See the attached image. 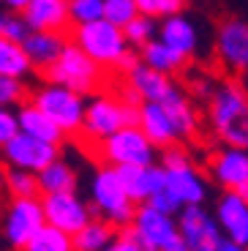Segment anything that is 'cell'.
<instances>
[{
	"label": "cell",
	"mask_w": 248,
	"mask_h": 251,
	"mask_svg": "<svg viewBox=\"0 0 248 251\" xmlns=\"http://www.w3.org/2000/svg\"><path fill=\"white\" fill-rule=\"evenodd\" d=\"M30 63H27L22 44H14L8 38H0V76H14V79H27L30 76Z\"/></svg>",
	"instance_id": "83f0119b"
},
{
	"label": "cell",
	"mask_w": 248,
	"mask_h": 251,
	"mask_svg": "<svg viewBox=\"0 0 248 251\" xmlns=\"http://www.w3.org/2000/svg\"><path fill=\"white\" fill-rule=\"evenodd\" d=\"M155 104H161V109L167 112L169 123H172L174 134H177V142H188V139L197 137V131H199L197 107H194V99L180 85L172 82V88L164 93L161 101H155Z\"/></svg>",
	"instance_id": "5bb4252c"
},
{
	"label": "cell",
	"mask_w": 248,
	"mask_h": 251,
	"mask_svg": "<svg viewBox=\"0 0 248 251\" xmlns=\"http://www.w3.org/2000/svg\"><path fill=\"white\" fill-rule=\"evenodd\" d=\"M17 131H19V126H17V112H14V109L0 107V148H3V145H6Z\"/></svg>",
	"instance_id": "ab89813d"
},
{
	"label": "cell",
	"mask_w": 248,
	"mask_h": 251,
	"mask_svg": "<svg viewBox=\"0 0 248 251\" xmlns=\"http://www.w3.org/2000/svg\"><path fill=\"white\" fill-rule=\"evenodd\" d=\"M0 19H3V14H0Z\"/></svg>",
	"instance_id": "f6af8a7d"
},
{
	"label": "cell",
	"mask_w": 248,
	"mask_h": 251,
	"mask_svg": "<svg viewBox=\"0 0 248 251\" xmlns=\"http://www.w3.org/2000/svg\"><path fill=\"white\" fill-rule=\"evenodd\" d=\"M0 151H3V158H6V164L11 170H25V172H33V175H38L47 164H52L60 156V148L57 145L41 142V139H33V137L19 134V131Z\"/></svg>",
	"instance_id": "7c38bea8"
},
{
	"label": "cell",
	"mask_w": 248,
	"mask_h": 251,
	"mask_svg": "<svg viewBox=\"0 0 248 251\" xmlns=\"http://www.w3.org/2000/svg\"><path fill=\"white\" fill-rule=\"evenodd\" d=\"M216 57L226 71H248V22L240 17L223 19L216 30Z\"/></svg>",
	"instance_id": "4fadbf2b"
},
{
	"label": "cell",
	"mask_w": 248,
	"mask_h": 251,
	"mask_svg": "<svg viewBox=\"0 0 248 251\" xmlns=\"http://www.w3.org/2000/svg\"><path fill=\"white\" fill-rule=\"evenodd\" d=\"M27 104L38 109L41 115L52 120V123L69 137H76L82 128V115H85V96L74 93V90L63 88V85H52V82H44L27 96Z\"/></svg>",
	"instance_id": "5b68a950"
},
{
	"label": "cell",
	"mask_w": 248,
	"mask_h": 251,
	"mask_svg": "<svg viewBox=\"0 0 248 251\" xmlns=\"http://www.w3.org/2000/svg\"><path fill=\"white\" fill-rule=\"evenodd\" d=\"M14 112H17L19 134H27V137L41 139V142H50V145H57V148L66 142V134H63L47 115L38 112L33 104H22V107H17Z\"/></svg>",
	"instance_id": "d4e9b609"
},
{
	"label": "cell",
	"mask_w": 248,
	"mask_h": 251,
	"mask_svg": "<svg viewBox=\"0 0 248 251\" xmlns=\"http://www.w3.org/2000/svg\"><path fill=\"white\" fill-rule=\"evenodd\" d=\"M134 17H139L137 3H134V0H104V17H101V19L112 22L115 27L123 30Z\"/></svg>",
	"instance_id": "836d02e7"
},
{
	"label": "cell",
	"mask_w": 248,
	"mask_h": 251,
	"mask_svg": "<svg viewBox=\"0 0 248 251\" xmlns=\"http://www.w3.org/2000/svg\"><path fill=\"white\" fill-rule=\"evenodd\" d=\"M41 200V210H44V221L50 226H57L60 232L74 235L79 232L87 221L93 219V210L82 200L76 191H66V194H44Z\"/></svg>",
	"instance_id": "8fae6325"
},
{
	"label": "cell",
	"mask_w": 248,
	"mask_h": 251,
	"mask_svg": "<svg viewBox=\"0 0 248 251\" xmlns=\"http://www.w3.org/2000/svg\"><path fill=\"white\" fill-rule=\"evenodd\" d=\"M235 194H237V197H240V200H246V202H248V180H246V183H243V186H240V188H235Z\"/></svg>",
	"instance_id": "7bdbcfd3"
},
{
	"label": "cell",
	"mask_w": 248,
	"mask_h": 251,
	"mask_svg": "<svg viewBox=\"0 0 248 251\" xmlns=\"http://www.w3.org/2000/svg\"><path fill=\"white\" fill-rule=\"evenodd\" d=\"M155 164H158L164 172H169V170H183V167H191L194 158L188 156L186 148H180V145H169V148H161V151H158Z\"/></svg>",
	"instance_id": "8d00e7d4"
},
{
	"label": "cell",
	"mask_w": 248,
	"mask_h": 251,
	"mask_svg": "<svg viewBox=\"0 0 248 251\" xmlns=\"http://www.w3.org/2000/svg\"><path fill=\"white\" fill-rule=\"evenodd\" d=\"M210 175L223 191H235L248 180V151L221 148L210 158Z\"/></svg>",
	"instance_id": "ac0fdd59"
},
{
	"label": "cell",
	"mask_w": 248,
	"mask_h": 251,
	"mask_svg": "<svg viewBox=\"0 0 248 251\" xmlns=\"http://www.w3.org/2000/svg\"><path fill=\"white\" fill-rule=\"evenodd\" d=\"M139 63H145L148 69L158 71V74L164 76H174L180 74V71L186 69L188 57H183L180 52H174L172 47H167L164 41H158V38H153V41H148V44L139 50Z\"/></svg>",
	"instance_id": "484cf974"
},
{
	"label": "cell",
	"mask_w": 248,
	"mask_h": 251,
	"mask_svg": "<svg viewBox=\"0 0 248 251\" xmlns=\"http://www.w3.org/2000/svg\"><path fill=\"white\" fill-rule=\"evenodd\" d=\"M213 219L226 240L237 246H248V202L240 200L235 191H223L216 200Z\"/></svg>",
	"instance_id": "9a60e30c"
},
{
	"label": "cell",
	"mask_w": 248,
	"mask_h": 251,
	"mask_svg": "<svg viewBox=\"0 0 248 251\" xmlns=\"http://www.w3.org/2000/svg\"><path fill=\"white\" fill-rule=\"evenodd\" d=\"M87 205H90L93 216L109 221L115 229L128 226L134 219V207H137L125 197L115 167H106V164H99V170L90 177V202Z\"/></svg>",
	"instance_id": "277c9868"
},
{
	"label": "cell",
	"mask_w": 248,
	"mask_h": 251,
	"mask_svg": "<svg viewBox=\"0 0 248 251\" xmlns=\"http://www.w3.org/2000/svg\"><path fill=\"white\" fill-rule=\"evenodd\" d=\"M27 3H30V0H0V6L8 8V11H22Z\"/></svg>",
	"instance_id": "60d3db41"
},
{
	"label": "cell",
	"mask_w": 248,
	"mask_h": 251,
	"mask_svg": "<svg viewBox=\"0 0 248 251\" xmlns=\"http://www.w3.org/2000/svg\"><path fill=\"white\" fill-rule=\"evenodd\" d=\"M137 128L158 148V151H161V148H169V145H180L177 134H174L172 123H169V118H167V112H164L161 104H155V101H139L137 104Z\"/></svg>",
	"instance_id": "44dd1931"
},
{
	"label": "cell",
	"mask_w": 248,
	"mask_h": 251,
	"mask_svg": "<svg viewBox=\"0 0 248 251\" xmlns=\"http://www.w3.org/2000/svg\"><path fill=\"white\" fill-rule=\"evenodd\" d=\"M164 186L180 200V205H205L210 186H207L205 175L197 170V164L183 167V170H169L164 172Z\"/></svg>",
	"instance_id": "d6986e66"
},
{
	"label": "cell",
	"mask_w": 248,
	"mask_h": 251,
	"mask_svg": "<svg viewBox=\"0 0 248 251\" xmlns=\"http://www.w3.org/2000/svg\"><path fill=\"white\" fill-rule=\"evenodd\" d=\"M27 36H30V25L25 22L22 11L3 14V19H0V38H8L14 44H22Z\"/></svg>",
	"instance_id": "d590c367"
},
{
	"label": "cell",
	"mask_w": 248,
	"mask_h": 251,
	"mask_svg": "<svg viewBox=\"0 0 248 251\" xmlns=\"http://www.w3.org/2000/svg\"><path fill=\"white\" fill-rule=\"evenodd\" d=\"M47 224L38 197H11L3 213V238L11 251H22L25 243Z\"/></svg>",
	"instance_id": "9c48e42d"
},
{
	"label": "cell",
	"mask_w": 248,
	"mask_h": 251,
	"mask_svg": "<svg viewBox=\"0 0 248 251\" xmlns=\"http://www.w3.org/2000/svg\"><path fill=\"white\" fill-rule=\"evenodd\" d=\"M104 17V0H69V22L87 25Z\"/></svg>",
	"instance_id": "d6a6232c"
},
{
	"label": "cell",
	"mask_w": 248,
	"mask_h": 251,
	"mask_svg": "<svg viewBox=\"0 0 248 251\" xmlns=\"http://www.w3.org/2000/svg\"><path fill=\"white\" fill-rule=\"evenodd\" d=\"M155 30H158V25H155V19L150 17H134L128 22V25L123 27V38H125V44L131 47V50H142L148 41H153L155 38Z\"/></svg>",
	"instance_id": "f546056e"
},
{
	"label": "cell",
	"mask_w": 248,
	"mask_h": 251,
	"mask_svg": "<svg viewBox=\"0 0 248 251\" xmlns=\"http://www.w3.org/2000/svg\"><path fill=\"white\" fill-rule=\"evenodd\" d=\"M155 38L164 41L167 47H172L174 52H180L183 57H188V60H191L199 50V27L194 25V19H188L183 11L161 19V22H158V30H155Z\"/></svg>",
	"instance_id": "e0dca14e"
},
{
	"label": "cell",
	"mask_w": 248,
	"mask_h": 251,
	"mask_svg": "<svg viewBox=\"0 0 248 251\" xmlns=\"http://www.w3.org/2000/svg\"><path fill=\"white\" fill-rule=\"evenodd\" d=\"M101 164L106 167H150L158 158V148L139 131L137 126H123L99 142Z\"/></svg>",
	"instance_id": "52a82bcc"
},
{
	"label": "cell",
	"mask_w": 248,
	"mask_h": 251,
	"mask_svg": "<svg viewBox=\"0 0 248 251\" xmlns=\"http://www.w3.org/2000/svg\"><path fill=\"white\" fill-rule=\"evenodd\" d=\"M69 41L74 47H79L101 71H118L123 57L131 52V47L123 38V30L115 27L112 22H106V19H96V22H87V25H71Z\"/></svg>",
	"instance_id": "7a4b0ae2"
},
{
	"label": "cell",
	"mask_w": 248,
	"mask_h": 251,
	"mask_svg": "<svg viewBox=\"0 0 248 251\" xmlns=\"http://www.w3.org/2000/svg\"><path fill=\"white\" fill-rule=\"evenodd\" d=\"M123 126H137V104L112 93H93L90 99H85L79 137L101 142Z\"/></svg>",
	"instance_id": "3957f363"
},
{
	"label": "cell",
	"mask_w": 248,
	"mask_h": 251,
	"mask_svg": "<svg viewBox=\"0 0 248 251\" xmlns=\"http://www.w3.org/2000/svg\"><path fill=\"white\" fill-rule=\"evenodd\" d=\"M27 85L25 79H14V76H0V107L17 109L27 104Z\"/></svg>",
	"instance_id": "1f68e13d"
},
{
	"label": "cell",
	"mask_w": 248,
	"mask_h": 251,
	"mask_svg": "<svg viewBox=\"0 0 248 251\" xmlns=\"http://www.w3.org/2000/svg\"><path fill=\"white\" fill-rule=\"evenodd\" d=\"M38 180V197L44 194H66V191H76L79 186V172L71 161L57 156L52 164H47L36 175Z\"/></svg>",
	"instance_id": "cb8c5ba5"
},
{
	"label": "cell",
	"mask_w": 248,
	"mask_h": 251,
	"mask_svg": "<svg viewBox=\"0 0 248 251\" xmlns=\"http://www.w3.org/2000/svg\"><path fill=\"white\" fill-rule=\"evenodd\" d=\"M115 232H118V229H115L109 221L93 216L79 232L71 235V249L74 251H106V246L112 243Z\"/></svg>",
	"instance_id": "4316f807"
},
{
	"label": "cell",
	"mask_w": 248,
	"mask_h": 251,
	"mask_svg": "<svg viewBox=\"0 0 248 251\" xmlns=\"http://www.w3.org/2000/svg\"><path fill=\"white\" fill-rule=\"evenodd\" d=\"M69 44L66 33H52V30H30V36L22 41V52H25L30 69L47 71L52 63L60 57L63 47Z\"/></svg>",
	"instance_id": "7402d4cb"
},
{
	"label": "cell",
	"mask_w": 248,
	"mask_h": 251,
	"mask_svg": "<svg viewBox=\"0 0 248 251\" xmlns=\"http://www.w3.org/2000/svg\"><path fill=\"white\" fill-rule=\"evenodd\" d=\"M177 232L186 243V251H216L223 240L213 213H207L205 205H186L174 216Z\"/></svg>",
	"instance_id": "30bf717a"
},
{
	"label": "cell",
	"mask_w": 248,
	"mask_h": 251,
	"mask_svg": "<svg viewBox=\"0 0 248 251\" xmlns=\"http://www.w3.org/2000/svg\"><path fill=\"white\" fill-rule=\"evenodd\" d=\"M106 251H150V249L137 238V232H134L131 224H128V226H120L118 232H115V238L106 246Z\"/></svg>",
	"instance_id": "74e56055"
},
{
	"label": "cell",
	"mask_w": 248,
	"mask_h": 251,
	"mask_svg": "<svg viewBox=\"0 0 248 251\" xmlns=\"http://www.w3.org/2000/svg\"><path fill=\"white\" fill-rule=\"evenodd\" d=\"M22 251H74V249H71V235L60 232L57 226L44 224L41 229L25 243Z\"/></svg>",
	"instance_id": "f1b7e54d"
},
{
	"label": "cell",
	"mask_w": 248,
	"mask_h": 251,
	"mask_svg": "<svg viewBox=\"0 0 248 251\" xmlns=\"http://www.w3.org/2000/svg\"><path fill=\"white\" fill-rule=\"evenodd\" d=\"M216 251H246V246H237V243H232V240L223 238L221 243H218V249H216Z\"/></svg>",
	"instance_id": "b9f144b4"
},
{
	"label": "cell",
	"mask_w": 248,
	"mask_h": 251,
	"mask_svg": "<svg viewBox=\"0 0 248 251\" xmlns=\"http://www.w3.org/2000/svg\"><path fill=\"white\" fill-rule=\"evenodd\" d=\"M246 251H248V246H246Z\"/></svg>",
	"instance_id": "bcb514c9"
},
{
	"label": "cell",
	"mask_w": 248,
	"mask_h": 251,
	"mask_svg": "<svg viewBox=\"0 0 248 251\" xmlns=\"http://www.w3.org/2000/svg\"><path fill=\"white\" fill-rule=\"evenodd\" d=\"M3 188H6V172L0 170V191H3Z\"/></svg>",
	"instance_id": "ee69618b"
},
{
	"label": "cell",
	"mask_w": 248,
	"mask_h": 251,
	"mask_svg": "<svg viewBox=\"0 0 248 251\" xmlns=\"http://www.w3.org/2000/svg\"><path fill=\"white\" fill-rule=\"evenodd\" d=\"M131 229L137 232V238L150 251H186V243H183V238L177 232L174 216H164L158 210H153L150 205L134 207Z\"/></svg>",
	"instance_id": "ba28073f"
},
{
	"label": "cell",
	"mask_w": 248,
	"mask_h": 251,
	"mask_svg": "<svg viewBox=\"0 0 248 251\" xmlns=\"http://www.w3.org/2000/svg\"><path fill=\"white\" fill-rule=\"evenodd\" d=\"M22 17L30 25V30H52L66 33L69 22V0H30L22 8Z\"/></svg>",
	"instance_id": "ffe728a7"
},
{
	"label": "cell",
	"mask_w": 248,
	"mask_h": 251,
	"mask_svg": "<svg viewBox=\"0 0 248 251\" xmlns=\"http://www.w3.org/2000/svg\"><path fill=\"white\" fill-rule=\"evenodd\" d=\"M44 74V82H52V85H63V88L74 90L79 96H93L99 93L101 82H104V71L96 66L79 47L69 44L63 47L60 57L52 63Z\"/></svg>",
	"instance_id": "8992f818"
},
{
	"label": "cell",
	"mask_w": 248,
	"mask_h": 251,
	"mask_svg": "<svg viewBox=\"0 0 248 251\" xmlns=\"http://www.w3.org/2000/svg\"><path fill=\"white\" fill-rule=\"evenodd\" d=\"M207 123L226 148L248 151V90L237 79L213 85L207 96Z\"/></svg>",
	"instance_id": "6da1fadb"
},
{
	"label": "cell",
	"mask_w": 248,
	"mask_h": 251,
	"mask_svg": "<svg viewBox=\"0 0 248 251\" xmlns=\"http://www.w3.org/2000/svg\"><path fill=\"white\" fill-rule=\"evenodd\" d=\"M125 90L137 101H161L164 93L172 88V76H164L158 71L148 69L145 63H134L128 71H125Z\"/></svg>",
	"instance_id": "603a6c76"
},
{
	"label": "cell",
	"mask_w": 248,
	"mask_h": 251,
	"mask_svg": "<svg viewBox=\"0 0 248 251\" xmlns=\"http://www.w3.org/2000/svg\"><path fill=\"white\" fill-rule=\"evenodd\" d=\"M145 205H150L153 210H158V213H164V216H177V213H180V207H183V205H180V200L172 194V191H169L167 186L158 188V191H155V194L150 197Z\"/></svg>",
	"instance_id": "f35d334b"
},
{
	"label": "cell",
	"mask_w": 248,
	"mask_h": 251,
	"mask_svg": "<svg viewBox=\"0 0 248 251\" xmlns=\"http://www.w3.org/2000/svg\"><path fill=\"white\" fill-rule=\"evenodd\" d=\"M115 172H118V180L123 186L125 197L134 205H145L158 188H164V170L158 164H150V167H118Z\"/></svg>",
	"instance_id": "2e32d148"
},
{
	"label": "cell",
	"mask_w": 248,
	"mask_h": 251,
	"mask_svg": "<svg viewBox=\"0 0 248 251\" xmlns=\"http://www.w3.org/2000/svg\"><path fill=\"white\" fill-rule=\"evenodd\" d=\"M6 191L11 197H38V180L33 172L25 170H6Z\"/></svg>",
	"instance_id": "4dcf8cb0"
},
{
	"label": "cell",
	"mask_w": 248,
	"mask_h": 251,
	"mask_svg": "<svg viewBox=\"0 0 248 251\" xmlns=\"http://www.w3.org/2000/svg\"><path fill=\"white\" fill-rule=\"evenodd\" d=\"M134 3H137V11L150 19H167L172 14H180L186 6V0H134Z\"/></svg>",
	"instance_id": "e575fe53"
}]
</instances>
